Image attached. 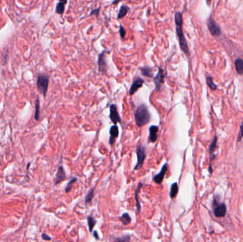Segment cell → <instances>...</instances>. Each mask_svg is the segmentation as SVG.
<instances>
[{"label": "cell", "mask_w": 243, "mask_h": 242, "mask_svg": "<svg viewBox=\"0 0 243 242\" xmlns=\"http://www.w3.org/2000/svg\"><path fill=\"white\" fill-rule=\"evenodd\" d=\"M136 154L137 157V163L136 165H135L134 171H137V170L140 169L144 164V160L147 156V153H146V148L145 146H144L141 144L137 146L136 149Z\"/></svg>", "instance_id": "obj_4"}, {"label": "cell", "mask_w": 243, "mask_h": 242, "mask_svg": "<svg viewBox=\"0 0 243 242\" xmlns=\"http://www.w3.org/2000/svg\"><path fill=\"white\" fill-rule=\"evenodd\" d=\"M142 183L140 182V183L138 184V185H137V188L136 190H135V192H134V196H135V199H136V205H137V212L139 213L140 212V210H141V205H140V203H139V201L138 199V194L139 192V190H140V189L141 188V187H142Z\"/></svg>", "instance_id": "obj_18"}, {"label": "cell", "mask_w": 243, "mask_h": 242, "mask_svg": "<svg viewBox=\"0 0 243 242\" xmlns=\"http://www.w3.org/2000/svg\"><path fill=\"white\" fill-rule=\"evenodd\" d=\"M109 51L107 50H103L102 53H100L98 55V71L102 75H105L107 73V65L106 60V55L109 54Z\"/></svg>", "instance_id": "obj_5"}, {"label": "cell", "mask_w": 243, "mask_h": 242, "mask_svg": "<svg viewBox=\"0 0 243 242\" xmlns=\"http://www.w3.org/2000/svg\"><path fill=\"white\" fill-rule=\"evenodd\" d=\"M35 115L34 118L35 119L38 121L39 119V114H40V104H39V99L37 98L35 102Z\"/></svg>", "instance_id": "obj_23"}, {"label": "cell", "mask_w": 243, "mask_h": 242, "mask_svg": "<svg viewBox=\"0 0 243 242\" xmlns=\"http://www.w3.org/2000/svg\"><path fill=\"white\" fill-rule=\"evenodd\" d=\"M96 220H95L94 217H92V216H88V227H89V231L91 232L92 231V229H93L95 225L96 224Z\"/></svg>", "instance_id": "obj_22"}, {"label": "cell", "mask_w": 243, "mask_h": 242, "mask_svg": "<svg viewBox=\"0 0 243 242\" xmlns=\"http://www.w3.org/2000/svg\"><path fill=\"white\" fill-rule=\"evenodd\" d=\"M208 27L210 33L213 36H219L220 33V29L213 19H209L208 22Z\"/></svg>", "instance_id": "obj_11"}, {"label": "cell", "mask_w": 243, "mask_h": 242, "mask_svg": "<svg viewBox=\"0 0 243 242\" xmlns=\"http://www.w3.org/2000/svg\"><path fill=\"white\" fill-rule=\"evenodd\" d=\"M37 88L38 90L43 94V97H45L47 92L48 84H49V78L48 76L43 75V74H39L37 78Z\"/></svg>", "instance_id": "obj_3"}, {"label": "cell", "mask_w": 243, "mask_h": 242, "mask_svg": "<svg viewBox=\"0 0 243 242\" xmlns=\"http://www.w3.org/2000/svg\"><path fill=\"white\" fill-rule=\"evenodd\" d=\"M175 24H176V35L179 38V42L180 48L182 51L189 56V50L188 47L187 41L186 40L184 33L183 31V15L182 13L180 12H177L175 14Z\"/></svg>", "instance_id": "obj_1"}, {"label": "cell", "mask_w": 243, "mask_h": 242, "mask_svg": "<svg viewBox=\"0 0 243 242\" xmlns=\"http://www.w3.org/2000/svg\"><path fill=\"white\" fill-rule=\"evenodd\" d=\"M139 71H140L141 75L145 76L147 78H152L153 77V69L151 67L144 66L139 67Z\"/></svg>", "instance_id": "obj_15"}, {"label": "cell", "mask_w": 243, "mask_h": 242, "mask_svg": "<svg viewBox=\"0 0 243 242\" xmlns=\"http://www.w3.org/2000/svg\"><path fill=\"white\" fill-rule=\"evenodd\" d=\"M216 144H217V138L215 137L213 142L210 145V147H209V151H210V154H213V153L214 152L215 148H216Z\"/></svg>", "instance_id": "obj_27"}, {"label": "cell", "mask_w": 243, "mask_h": 242, "mask_svg": "<svg viewBox=\"0 0 243 242\" xmlns=\"http://www.w3.org/2000/svg\"><path fill=\"white\" fill-rule=\"evenodd\" d=\"M120 35L122 39H124L126 36V29L124 28L123 26L120 25Z\"/></svg>", "instance_id": "obj_29"}, {"label": "cell", "mask_w": 243, "mask_h": 242, "mask_svg": "<svg viewBox=\"0 0 243 242\" xmlns=\"http://www.w3.org/2000/svg\"><path fill=\"white\" fill-rule=\"evenodd\" d=\"M144 83V80L142 78H141L140 77H137L135 78L134 80L132 82V85L130 87V92H129L130 95H134L139 88H141V87H142Z\"/></svg>", "instance_id": "obj_8"}, {"label": "cell", "mask_w": 243, "mask_h": 242, "mask_svg": "<svg viewBox=\"0 0 243 242\" xmlns=\"http://www.w3.org/2000/svg\"><path fill=\"white\" fill-rule=\"evenodd\" d=\"M109 134H110V137L109 139V145L113 146L115 143L116 139L119 136V128H118L117 125H113L110 127Z\"/></svg>", "instance_id": "obj_9"}, {"label": "cell", "mask_w": 243, "mask_h": 242, "mask_svg": "<svg viewBox=\"0 0 243 242\" xmlns=\"http://www.w3.org/2000/svg\"><path fill=\"white\" fill-rule=\"evenodd\" d=\"M129 10H130V7L127 5H122L118 12L117 14V19H120L124 18L127 14Z\"/></svg>", "instance_id": "obj_17"}, {"label": "cell", "mask_w": 243, "mask_h": 242, "mask_svg": "<svg viewBox=\"0 0 243 242\" xmlns=\"http://www.w3.org/2000/svg\"><path fill=\"white\" fill-rule=\"evenodd\" d=\"M65 174L64 169L62 165H60L58 167V171H57L56 175V179H55V185H57L58 183H60L61 182H62L63 180L65 179Z\"/></svg>", "instance_id": "obj_14"}, {"label": "cell", "mask_w": 243, "mask_h": 242, "mask_svg": "<svg viewBox=\"0 0 243 242\" xmlns=\"http://www.w3.org/2000/svg\"><path fill=\"white\" fill-rule=\"evenodd\" d=\"M179 192V185L177 182H174L172 185L170 189V197L172 199H174L176 197L177 194Z\"/></svg>", "instance_id": "obj_19"}, {"label": "cell", "mask_w": 243, "mask_h": 242, "mask_svg": "<svg viewBox=\"0 0 243 242\" xmlns=\"http://www.w3.org/2000/svg\"><path fill=\"white\" fill-rule=\"evenodd\" d=\"M207 83H208V86L210 87L212 90H215V89H216V85L213 83L212 78H211L210 77L207 78Z\"/></svg>", "instance_id": "obj_28"}, {"label": "cell", "mask_w": 243, "mask_h": 242, "mask_svg": "<svg viewBox=\"0 0 243 242\" xmlns=\"http://www.w3.org/2000/svg\"><path fill=\"white\" fill-rule=\"evenodd\" d=\"M109 118L114 125H117V123L121 122V117L118 112L117 106L115 104H111L109 106Z\"/></svg>", "instance_id": "obj_6"}, {"label": "cell", "mask_w": 243, "mask_h": 242, "mask_svg": "<svg viewBox=\"0 0 243 242\" xmlns=\"http://www.w3.org/2000/svg\"><path fill=\"white\" fill-rule=\"evenodd\" d=\"M167 169H168V164L167 163H165V164L163 165V167L161 168V170L160 171L159 173L156 175L154 177V181L157 184L161 183L164 178V176L166 175V171H167Z\"/></svg>", "instance_id": "obj_10"}, {"label": "cell", "mask_w": 243, "mask_h": 242, "mask_svg": "<svg viewBox=\"0 0 243 242\" xmlns=\"http://www.w3.org/2000/svg\"><path fill=\"white\" fill-rule=\"evenodd\" d=\"M130 236L124 235L123 237L117 238L115 239V242H130Z\"/></svg>", "instance_id": "obj_26"}, {"label": "cell", "mask_w": 243, "mask_h": 242, "mask_svg": "<svg viewBox=\"0 0 243 242\" xmlns=\"http://www.w3.org/2000/svg\"><path fill=\"white\" fill-rule=\"evenodd\" d=\"M93 237H95V239H99V237H98V231H93Z\"/></svg>", "instance_id": "obj_33"}, {"label": "cell", "mask_w": 243, "mask_h": 242, "mask_svg": "<svg viewBox=\"0 0 243 242\" xmlns=\"http://www.w3.org/2000/svg\"><path fill=\"white\" fill-rule=\"evenodd\" d=\"M100 8L99 7V8H97V9H95L91 10V12H90V16L95 15L96 16H98V14H99V13H100Z\"/></svg>", "instance_id": "obj_30"}, {"label": "cell", "mask_w": 243, "mask_h": 242, "mask_svg": "<svg viewBox=\"0 0 243 242\" xmlns=\"http://www.w3.org/2000/svg\"><path fill=\"white\" fill-rule=\"evenodd\" d=\"M164 78H165V72L162 68H158V71L155 77L154 78V82L155 84L156 90L159 91L164 83Z\"/></svg>", "instance_id": "obj_7"}, {"label": "cell", "mask_w": 243, "mask_h": 242, "mask_svg": "<svg viewBox=\"0 0 243 242\" xmlns=\"http://www.w3.org/2000/svg\"><path fill=\"white\" fill-rule=\"evenodd\" d=\"M68 3V2L66 0L65 1H61L58 2L57 3L56 7V13L58 14H63L64 13L65 11V6Z\"/></svg>", "instance_id": "obj_16"}, {"label": "cell", "mask_w": 243, "mask_h": 242, "mask_svg": "<svg viewBox=\"0 0 243 242\" xmlns=\"http://www.w3.org/2000/svg\"><path fill=\"white\" fill-rule=\"evenodd\" d=\"M149 141L151 143H155L158 138V126L152 125L149 127Z\"/></svg>", "instance_id": "obj_12"}, {"label": "cell", "mask_w": 243, "mask_h": 242, "mask_svg": "<svg viewBox=\"0 0 243 242\" xmlns=\"http://www.w3.org/2000/svg\"><path fill=\"white\" fill-rule=\"evenodd\" d=\"M93 197H94V189L92 188V189H90V190H89V192H88L87 195L85 196V202L90 203V202L92 201Z\"/></svg>", "instance_id": "obj_25"}, {"label": "cell", "mask_w": 243, "mask_h": 242, "mask_svg": "<svg viewBox=\"0 0 243 242\" xmlns=\"http://www.w3.org/2000/svg\"><path fill=\"white\" fill-rule=\"evenodd\" d=\"M120 221L122 222V224H124V225H127L130 224V223L131 222V217H130V214H129L128 213H127V212L124 213L122 215L121 217H120Z\"/></svg>", "instance_id": "obj_21"}, {"label": "cell", "mask_w": 243, "mask_h": 242, "mask_svg": "<svg viewBox=\"0 0 243 242\" xmlns=\"http://www.w3.org/2000/svg\"><path fill=\"white\" fill-rule=\"evenodd\" d=\"M150 118L151 115L147 106L144 104L139 105L134 112L135 124L137 126L139 127L145 126L150 122Z\"/></svg>", "instance_id": "obj_2"}, {"label": "cell", "mask_w": 243, "mask_h": 242, "mask_svg": "<svg viewBox=\"0 0 243 242\" xmlns=\"http://www.w3.org/2000/svg\"><path fill=\"white\" fill-rule=\"evenodd\" d=\"M78 180V179L76 178H72V179L70 180V181L68 182V185H67V186H66V188H65V192L66 193H68L71 190V189H72V188H73V184L75 183V182L77 181Z\"/></svg>", "instance_id": "obj_24"}, {"label": "cell", "mask_w": 243, "mask_h": 242, "mask_svg": "<svg viewBox=\"0 0 243 242\" xmlns=\"http://www.w3.org/2000/svg\"><path fill=\"white\" fill-rule=\"evenodd\" d=\"M235 67L237 72L240 75L243 74V60L240 58H238L235 60Z\"/></svg>", "instance_id": "obj_20"}, {"label": "cell", "mask_w": 243, "mask_h": 242, "mask_svg": "<svg viewBox=\"0 0 243 242\" xmlns=\"http://www.w3.org/2000/svg\"><path fill=\"white\" fill-rule=\"evenodd\" d=\"M242 137H243V123H242V126H241L240 133H239V135H238V141H240V140L242 139Z\"/></svg>", "instance_id": "obj_31"}, {"label": "cell", "mask_w": 243, "mask_h": 242, "mask_svg": "<svg viewBox=\"0 0 243 242\" xmlns=\"http://www.w3.org/2000/svg\"><path fill=\"white\" fill-rule=\"evenodd\" d=\"M227 208L225 204H220L214 208V214L216 217L220 218L225 216Z\"/></svg>", "instance_id": "obj_13"}, {"label": "cell", "mask_w": 243, "mask_h": 242, "mask_svg": "<svg viewBox=\"0 0 243 242\" xmlns=\"http://www.w3.org/2000/svg\"><path fill=\"white\" fill-rule=\"evenodd\" d=\"M42 238H43L44 240H46V241H50V237L47 234H46V233H43V234H42Z\"/></svg>", "instance_id": "obj_32"}]
</instances>
